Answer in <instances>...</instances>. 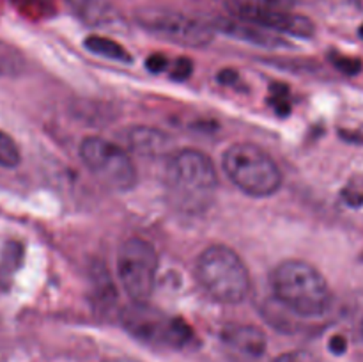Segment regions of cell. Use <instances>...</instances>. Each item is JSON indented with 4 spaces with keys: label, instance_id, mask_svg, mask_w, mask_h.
I'll list each match as a JSON object with an SVG mask.
<instances>
[{
    "label": "cell",
    "instance_id": "obj_23",
    "mask_svg": "<svg viewBox=\"0 0 363 362\" xmlns=\"http://www.w3.org/2000/svg\"><path fill=\"white\" fill-rule=\"evenodd\" d=\"M330 350H332L335 355H342L344 351L347 350V341H346V337H342V336H333L332 339H330Z\"/></svg>",
    "mask_w": 363,
    "mask_h": 362
},
{
    "label": "cell",
    "instance_id": "obj_19",
    "mask_svg": "<svg viewBox=\"0 0 363 362\" xmlns=\"http://www.w3.org/2000/svg\"><path fill=\"white\" fill-rule=\"evenodd\" d=\"M191 71H194V62H191L188 57H179V59H176L174 62H170V67H169L170 78L179 82L186 80V78L191 75Z\"/></svg>",
    "mask_w": 363,
    "mask_h": 362
},
{
    "label": "cell",
    "instance_id": "obj_15",
    "mask_svg": "<svg viewBox=\"0 0 363 362\" xmlns=\"http://www.w3.org/2000/svg\"><path fill=\"white\" fill-rule=\"evenodd\" d=\"M84 46L94 55L119 60V62H130L131 60V55L123 45H119L113 39L103 38V35H89L84 41Z\"/></svg>",
    "mask_w": 363,
    "mask_h": 362
},
{
    "label": "cell",
    "instance_id": "obj_13",
    "mask_svg": "<svg viewBox=\"0 0 363 362\" xmlns=\"http://www.w3.org/2000/svg\"><path fill=\"white\" fill-rule=\"evenodd\" d=\"M128 144L135 153L142 156H158L167 153L170 137L156 128L135 126L128 131Z\"/></svg>",
    "mask_w": 363,
    "mask_h": 362
},
{
    "label": "cell",
    "instance_id": "obj_26",
    "mask_svg": "<svg viewBox=\"0 0 363 362\" xmlns=\"http://www.w3.org/2000/svg\"><path fill=\"white\" fill-rule=\"evenodd\" d=\"M358 32H360V35H362V38H363V25H362V27H360V31H358Z\"/></svg>",
    "mask_w": 363,
    "mask_h": 362
},
{
    "label": "cell",
    "instance_id": "obj_22",
    "mask_svg": "<svg viewBox=\"0 0 363 362\" xmlns=\"http://www.w3.org/2000/svg\"><path fill=\"white\" fill-rule=\"evenodd\" d=\"M145 66H147L149 71H155V73H162V71H169L170 60L167 59L165 55H162V53H155V55L149 57L147 62H145Z\"/></svg>",
    "mask_w": 363,
    "mask_h": 362
},
{
    "label": "cell",
    "instance_id": "obj_5",
    "mask_svg": "<svg viewBox=\"0 0 363 362\" xmlns=\"http://www.w3.org/2000/svg\"><path fill=\"white\" fill-rule=\"evenodd\" d=\"M124 329L144 343L183 348L194 339V330L183 318H169L147 302H131L121 311Z\"/></svg>",
    "mask_w": 363,
    "mask_h": 362
},
{
    "label": "cell",
    "instance_id": "obj_21",
    "mask_svg": "<svg viewBox=\"0 0 363 362\" xmlns=\"http://www.w3.org/2000/svg\"><path fill=\"white\" fill-rule=\"evenodd\" d=\"M342 199L346 204L358 208V206L363 204V190H360L357 185H350V187L342 192Z\"/></svg>",
    "mask_w": 363,
    "mask_h": 362
},
{
    "label": "cell",
    "instance_id": "obj_9",
    "mask_svg": "<svg viewBox=\"0 0 363 362\" xmlns=\"http://www.w3.org/2000/svg\"><path fill=\"white\" fill-rule=\"evenodd\" d=\"M223 346L243 361H257L266 353L268 339L254 325H227L220 334Z\"/></svg>",
    "mask_w": 363,
    "mask_h": 362
},
{
    "label": "cell",
    "instance_id": "obj_8",
    "mask_svg": "<svg viewBox=\"0 0 363 362\" xmlns=\"http://www.w3.org/2000/svg\"><path fill=\"white\" fill-rule=\"evenodd\" d=\"M137 21L151 34L186 48H204L215 38V27L188 14L167 9L138 11Z\"/></svg>",
    "mask_w": 363,
    "mask_h": 362
},
{
    "label": "cell",
    "instance_id": "obj_11",
    "mask_svg": "<svg viewBox=\"0 0 363 362\" xmlns=\"http://www.w3.org/2000/svg\"><path fill=\"white\" fill-rule=\"evenodd\" d=\"M252 23H257L273 32H282V34L294 35V38L308 39L315 34L314 21L311 18L303 16V14L293 13V11L266 14V16L259 18L257 21H252Z\"/></svg>",
    "mask_w": 363,
    "mask_h": 362
},
{
    "label": "cell",
    "instance_id": "obj_16",
    "mask_svg": "<svg viewBox=\"0 0 363 362\" xmlns=\"http://www.w3.org/2000/svg\"><path fill=\"white\" fill-rule=\"evenodd\" d=\"M20 160L21 156L16 142L0 130V165L7 167V169H13V167H16L20 163Z\"/></svg>",
    "mask_w": 363,
    "mask_h": 362
},
{
    "label": "cell",
    "instance_id": "obj_12",
    "mask_svg": "<svg viewBox=\"0 0 363 362\" xmlns=\"http://www.w3.org/2000/svg\"><path fill=\"white\" fill-rule=\"evenodd\" d=\"M66 4L92 27H110L119 21V14L108 0H66Z\"/></svg>",
    "mask_w": 363,
    "mask_h": 362
},
{
    "label": "cell",
    "instance_id": "obj_24",
    "mask_svg": "<svg viewBox=\"0 0 363 362\" xmlns=\"http://www.w3.org/2000/svg\"><path fill=\"white\" fill-rule=\"evenodd\" d=\"M218 80L220 84L223 85H238V82H240V75H238L234 70H223L220 71Z\"/></svg>",
    "mask_w": 363,
    "mask_h": 362
},
{
    "label": "cell",
    "instance_id": "obj_17",
    "mask_svg": "<svg viewBox=\"0 0 363 362\" xmlns=\"http://www.w3.org/2000/svg\"><path fill=\"white\" fill-rule=\"evenodd\" d=\"M268 102L269 105L275 109V112L279 114V116H287V114L291 112V98L286 85L273 84L272 91H269Z\"/></svg>",
    "mask_w": 363,
    "mask_h": 362
},
{
    "label": "cell",
    "instance_id": "obj_27",
    "mask_svg": "<svg viewBox=\"0 0 363 362\" xmlns=\"http://www.w3.org/2000/svg\"><path fill=\"white\" fill-rule=\"evenodd\" d=\"M357 2H358V6L363 7V0H357Z\"/></svg>",
    "mask_w": 363,
    "mask_h": 362
},
{
    "label": "cell",
    "instance_id": "obj_4",
    "mask_svg": "<svg viewBox=\"0 0 363 362\" xmlns=\"http://www.w3.org/2000/svg\"><path fill=\"white\" fill-rule=\"evenodd\" d=\"M222 162L233 185L252 197H269L282 187V172L275 160L250 142L229 146Z\"/></svg>",
    "mask_w": 363,
    "mask_h": 362
},
{
    "label": "cell",
    "instance_id": "obj_20",
    "mask_svg": "<svg viewBox=\"0 0 363 362\" xmlns=\"http://www.w3.org/2000/svg\"><path fill=\"white\" fill-rule=\"evenodd\" d=\"M272 362H321L314 353L305 350H294V351H287V353L279 355L277 358H273Z\"/></svg>",
    "mask_w": 363,
    "mask_h": 362
},
{
    "label": "cell",
    "instance_id": "obj_14",
    "mask_svg": "<svg viewBox=\"0 0 363 362\" xmlns=\"http://www.w3.org/2000/svg\"><path fill=\"white\" fill-rule=\"evenodd\" d=\"M293 4L294 0H230L236 18L247 21H257L266 14L291 11Z\"/></svg>",
    "mask_w": 363,
    "mask_h": 362
},
{
    "label": "cell",
    "instance_id": "obj_1",
    "mask_svg": "<svg viewBox=\"0 0 363 362\" xmlns=\"http://www.w3.org/2000/svg\"><path fill=\"white\" fill-rule=\"evenodd\" d=\"M167 194L181 212H206L218 188V174L211 158L199 149H183L169 156L163 172Z\"/></svg>",
    "mask_w": 363,
    "mask_h": 362
},
{
    "label": "cell",
    "instance_id": "obj_25",
    "mask_svg": "<svg viewBox=\"0 0 363 362\" xmlns=\"http://www.w3.org/2000/svg\"><path fill=\"white\" fill-rule=\"evenodd\" d=\"M340 135L344 137V141L363 144V130H340Z\"/></svg>",
    "mask_w": 363,
    "mask_h": 362
},
{
    "label": "cell",
    "instance_id": "obj_18",
    "mask_svg": "<svg viewBox=\"0 0 363 362\" xmlns=\"http://www.w3.org/2000/svg\"><path fill=\"white\" fill-rule=\"evenodd\" d=\"M333 66L337 67L339 71L346 75H357L362 71V60L360 59H354V57H346V55H340V53H333L330 57Z\"/></svg>",
    "mask_w": 363,
    "mask_h": 362
},
{
    "label": "cell",
    "instance_id": "obj_2",
    "mask_svg": "<svg viewBox=\"0 0 363 362\" xmlns=\"http://www.w3.org/2000/svg\"><path fill=\"white\" fill-rule=\"evenodd\" d=\"M273 295L305 319L323 318L332 309L333 293L323 273L301 259H286L272 272Z\"/></svg>",
    "mask_w": 363,
    "mask_h": 362
},
{
    "label": "cell",
    "instance_id": "obj_10",
    "mask_svg": "<svg viewBox=\"0 0 363 362\" xmlns=\"http://www.w3.org/2000/svg\"><path fill=\"white\" fill-rule=\"evenodd\" d=\"M213 27L216 31L223 32V34L230 35V38L248 41L257 46H264V48H279V46L287 45L273 31H268V28L261 27L257 23H252V21L241 20V18H220Z\"/></svg>",
    "mask_w": 363,
    "mask_h": 362
},
{
    "label": "cell",
    "instance_id": "obj_7",
    "mask_svg": "<svg viewBox=\"0 0 363 362\" xmlns=\"http://www.w3.org/2000/svg\"><path fill=\"white\" fill-rule=\"evenodd\" d=\"M158 254L151 241L128 238L117 252V273L131 302H147L156 284Z\"/></svg>",
    "mask_w": 363,
    "mask_h": 362
},
{
    "label": "cell",
    "instance_id": "obj_3",
    "mask_svg": "<svg viewBox=\"0 0 363 362\" xmlns=\"http://www.w3.org/2000/svg\"><path fill=\"white\" fill-rule=\"evenodd\" d=\"M201 286L222 304H240L250 293V273L243 259L227 245L204 248L195 263Z\"/></svg>",
    "mask_w": 363,
    "mask_h": 362
},
{
    "label": "cell",
    "instance_id": "obj_6",
    "mask_svg": "<svg viewBox=\"0 0 363 362\" xmlns=\"http://www.w3.org/2000/svg\"><path fill=\"white\" fill-rule=\"evenodd\" d=\"M80 156L92 176L116 192H126L137 185V167L126 149L101 137H87L80 144Z\"/></svg>",
    "mask_w": 363,
    "mask_h": 362
}]
</instances>
